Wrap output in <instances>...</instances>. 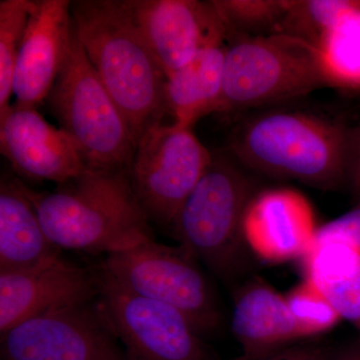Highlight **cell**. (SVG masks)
<instances>
[{
    "label": "cell",
    "instance_id": "16",
    "mask_svg": "<svg viewBox=\"0 0 360 360\" xmlns=\"http://www.w3.org/2000/svg\"><path fill=\"white\" fill-rule=\"evenodd\" d=\"M231 330L245 354L309 340L291 314L285 295L259 278L250 279L234 290Z\"/></svg>",
    "mask_w": 360,
    "mask_h": 360
},
{
    "label": "cell",
    "instance_id": "22",
    "mask_svg": "<svg viewBox=\"0 0 360 360\" xmlns=\"http://www.w3.org/2000/svg\"><path fill=\"white\" fill-rule=\"evenodd\" d=\"M33 6L34 0L0 1V115L11 105L16 61Z\"/></svg>",
    "mask_w": 360,
    "mask_h": 360
},
{
    "label": "cell",
    "instance_id": "13",
    "mask_svg": "<svg viewBox=\"0 0 360 360\" xmlns=\"http://www.w3.org/2000/svg\"><path fill=\"white\" fill-rule=\"evenodd\" d=\"M317 229L311 203L290 187L257 191L241 226L248 251L269 264L302 259L314 245Z\"/></svg>",
    "mask_w": 360,
    "mask_h": 360
},
{
    "label": "cell",
    "instance_id": "7",
    "mask_svg": "<svg viewBox=\"0 0 360 360\" xmlns=\"http://www.w3.org/2000/svg\"><path fill=\"white\" fill-rule=\"evenodd\" d=\"M98 266L132 292L179 310L205 338L222 326L217 292L200 262L182 245L146 241L108 255Z\"/></svg>",
    "mask_w": 360,
    "mask_h": 360
},
{
    "label": "cell",
    "instance_id": "25",
    "mask_svg": "<svg viewBox=\"0 0 360 360\" xmlns=\"http://www.w3.org/2000/svg\"><path fill=\"white\" fill-rule=\"evenodd\" d=\"M314 241H335L360 250V205L319 226Z\"/></svg>",
    "mask_w": 360,
    "mask_h": 360
},
{
    "label": "cell",
    "instance_id": "6",
    "mask_svg": "<svg viewBox=\"0 0 360 360\" xmlns=\"http://www.w3.org/2000/svg\"><path fill=\"white\" fill-rule=\"evenodd\" d=\"M329 86L321 54L284 33L226 44L220 112L270 105Z\"/></svg>",
    "mask_w": 360,
    "mask_h": 360
},
{
    "label": "cell",
    "instance_id": "3",
    "mask_svg": "<svg viewBox=\"0 0 360 360\" xmlns=\"http://www.w3.org/2000/svg\"><path fill=\"white\" fill-rule=\"evenodd\" d=\"M71 18L90 63L129 122L135 141L167 112V77L124 0L71 2Z\"/></svg>",
    "mask_w": 360,
    "mask_h": 360
},
{
    "label": "cell",
    "instance_id": "1",
    "mask_svg": "<svg viewBox=\"0 0 360 360\" xmlns=\"http://www.w3.org/2000/svg\"><path fill=\"white\" fill-rule=\"evenodd\" d=\"M47 238L60 250L111 255L155 240L127 170H85L37 193L20 181Z\"/></svg>",
    "mask_w": 360,
    "mask_h": 360
},
{
    "label": "cell",
    "instance_id": "4",
    "mask_svg": "<svg viewBox=\"0 0 360 360\" xmlns=\"http://www.w3.org/2000/svg\"><path fill=\"white\" fill-rule=\"evenodd\" d=\"M255 193L240 167L226 156L213 155L170 226L179 245L224 283H233L246 271L250 251L241 226Z\"/></svg>",
    "mask_w": 360,
    "mask_h": 360
},
{
    "label": "cell",
    "instance_id": "9",
    "mask_svg": "<svg viewBox=\"0 0 360 360\" xmlns=\"http://www.w3.org/2000/svg\"><path fill=\"white\" fill-rule=\"evenodd\" d=\"M97 305L129 360H217L174 307L136 295L101 267Z\"/></svg>",
    "mask_w": 360,
    "mask_h": 360
},
{
    "label": "cell",
    "instance_id": "18",
    "mask_svg": "<svg viewBox=\"0 0 360 360\" xmlns=\"http://www.w3.org/2000/svg\"><path fill=\"white\" fill-rule=\"evenodd\" d=\"M226 42L202 49L167 78V112L174 124L193 127L205 116L221 111Z\"/></svg>",
    "mask_w": 360,
    "mask_h": 360
},
{
    "label": "cell",
    "instance_id": "2",
    "mask_svg": "<svg viewBox=\"0 0 360 360\" xmlns=\"http://www.w3.org/2000/svg\"><path fill=\"white\" fill-rule=\"evenodd\" d=\"M229 149L248 169L335 191L349 181L352 127L303 111H267L236 125Z\"/></svg>",
    "mask_w": 360,
    "mask_h": 360
},
{
    "label": "cell",
    "instance_id": "26",
    "mask_svg": "<svg viewBox=\"0 0 360 360\" xmlns=\"http://www.w3.org/2000/svg\"><path fill=\"white\" fill-rule=\"evenodd\" d=\"M330 350L309 343H295L264 354H245L232 360H326Z\"/></svg>",
    "mask_w": 360,
    "mask_h": 360
},
{
    "label": "cell",
    "instance_id": "20",
    "mask_svg": "<svg viewBox=\"0 0 360 360\" xmlns=\"http://www.w3.org/2000/svg\"><path fill=\"white\" fill-rule=\"evenodd\" d=\"M316 49L329 86L360 92V0H350Z\"/></svg>",
    "mask_w": 360,
    "mask_h": 360
},
{
    "label": "cell",
    "instance_id": "11",
    "mask_svg": "<svg viewBox=\"0 0 360 360\" xmlns=\"http://www.w3.org/2000/svg\"><path fill=\"white\" fill-rule=\"evenodd\" d=\"M124 4L167 78L205 47L226 42L213 1L124 0Z\"/></svg>",
    "mask_w": 360,
    "mask_h": 360
},
{
    "label": "cell",
    "instance_id": "24",
    "mask_svg": "<svg viewBox=\"0 0 360 360\" xmlns=\"http://www.w3.org/2000/svg\"><path fill=\"white\" fill-rule=\"evenodd\" d=\"M284 295L291 314L307 338L328 333L341 321L333 305L311 281L303 279Z\"/></svg>",
    "mask_w": 360,
    "mask_h": 360
},
{
    "label": "cell",
    "instance_id": "14",
    "mask_svg": "<svg viewBox=\"0 0 360 360\" xmlns=\"http://www.w3.org/2000/svg\"><path fill=\"white\" fill-rule=\"evenodd\" d=\"M0 148L18 174L65 184L87 170L72 139L37 112L11 104L0 115Z\"/></svg>",
    "mask_w": 360,
    "mask_h": 360
},
{
    "label": "cell",
    "instance_id": "15",
    "mask_svg": "<svg viewBox=\"0 0 360 360\" xmlns=\"http://www.w3.org/2000/svg\"><path fill=\"white\" fill-rule=\"evenodd\" d=\"M72 37L70 1L34 0L14 71L16 104L37 108L49 97Z\"/></svg>",
    "mask_w": 360,
    "mask_h": 360
},
{
    "label": "cell",
    "instance_id": "8",
    "mask_svg": "<svg viewBox=\"0 0 360 360\" xmlns=\"http://www.w3.org/2000/svg\"><path fill=\"white\" fill-rule=\"evenodd\" d=\"M212 155L191 127L160 122L141 135L129 174L149 222L169 231Z\"/></svg>",
    "mask_w": 360,
    "mask_h": 360
},
{
    "label": "cell",
    "instance_id": "17",
    "mask_svg": "<svg viewBox=\"0 0 360 360\" xmlns=\"http://www.w3.org/2000/svg\"><path fill=\"white\" fill-rule=\"evenodd\" d=\"M20 187V180L0 182V270L30 269L61 257Z\"/></svg>",
    "mask_w": 360,
    "mask_h": 360
},
{
    "label": "cell",
    "instance_id": "5",
    "mask_svg": "<svg viewBox=\"0 0 360 360\" xmlns=\"http://www.w3.org/2000/svg\"><path fill=\"white\" fill-rule=\"evenodd\" d=\"M60 129L72 139L89 170H127L136 141L73 28L65 65L49 97Z\"/></svg>",
    "mask_w": 360,
    "mask_h": 360
},
{
    "label": "cell",
    "instance_id": "23",
    "mask_svg": "<svg viewBox=\"0 0 360 360\" xmlns=\"http://www.w3.org/2000/svg\"><path fill=\"white\" fill-rule=\"evenodd\" d=\"M349 4L350 0H290L279 33L317 49Z\"/></svg>",
    "mask_w": 360,
    "mask_h": 360
},
{
    "label": "cell",
    "instance_id": "27",
    "mask_svg": "<svg viewBox=\"0 0 360 360\" xmlns=\"http://www.w3.org/2000/svg\"><path fill=\"white\" fill-rule=\"evenodd\" d=\"M348 186L354 194L357 205H360V123L352 127V165Z\"/></svg>",
    "mask_w": 360,
    "mask_h": 360
},
{
    "label": "cell",
    "instance_id": "19",
    "mask_svg": "<svg viewBox=\"0 0 360 360\" xmlns=\"http://www.w3.org/2000/svg\"><path fill=\"white\" fill-rule=\"evenodd\" d=\"M303 277L326 295L359 335L360 250L335 241H314L300 259Z\"/></svg>",
    "mask_w": 360,
    "mask_h": 360
},
{
    "label": "cell",
    "instance_id": "21",
    "mask_svg": "<svg viewBox=\"0 0 360 360\" xmlns=\"http://www.w3.org/2000/svg\"><path fill=\"white\" fill-rule=\"evenodd\" d=\"M290 0H213L226 44L281 32Z\"/></svg>",
    "mask_w": 360,
    "mask_h": 360
},
{
    "label": "cell",
    "instance_id": "28",
    "mask_svg": "<svg viewBox=\"0 0 360 360\" xmlns=\"http://www.w3.org/2000/svg\"><path fill=\"white\" fill-rule=\"evenodd\" d=\"M326 360H360V341L338 352H329Z\"/></svg>",
    "mask_w": 360,
    "mask_h": 360
},
{
    "label": "cell",
    "instance_id": "10",
    "mask_svg": "<svg viewBox=\"0 0 360 360\" xmlns=\"http://www.w3.org/2000/svg\"><path fill=\"white\" fill-rule=\"evenodd\" d=\"M96 300L0 333V360H129Z\"/></svg>",
    "mask_w": 360,
    "mask_h": 360
},
{
    "label": "cell",
    "instance_id": "12",
    "mask_svg": "<svg viewBox=\"0 0 360 360\" xmlns=\"http://www.w3.org/2000/svg\"><path fill=\"white\" fill-rule=\"evenodd\" d=\"M98 293L96 269L63 257L30 269L0 270V333L47 312L94 302Z\"/></svg>",
    "mask_w": 360,
    "mask_h": 360
}]
</instances>
